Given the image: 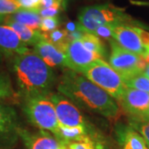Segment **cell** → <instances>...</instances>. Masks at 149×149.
I'll return each instance as SVG.
<instances>
[{
	"mask_svg": "<svg viewBox=\"0 0 149 149\" xmlns=\"http://www.w3.org/2000/svg\"><path fill=\"white\" fill-rule=\"evenodd\" d=\"M65 146L66 149H104L103 145L100 142L72 143Z\"/></svg>",
	"mask_w": 149,
	"mask_h": 149,
	"instance_id": "cb8c5ba5",
	"label": "cell"
},
{
	"mask_svg": "<svg viewBox=\"0 0 149 149\" xmlns=\"http://www.w3.org/2000/svg\"><path fill=\"white\" fill-rule=\"evenodd\" d=\"M17 115L13 108L0 104V141L11 142L18 136Z\"/></svg>",
	"mask_w": 149,
	"mask_h": 149,
	"instance_id": "5bb4252c",
	"label": "cell"
},
{
	"mask_svg": "<svg viewBox=\"0 0 149 149\" xmlns=\"http://www.w3.org/2000/svg\"><path fill=\"white\" fill-rule=\"evenodd\" d=\"M123 83L128 88L149 93V78L144 75L143 73L136 74L127 80H124Z\"/></svg>",
	"mask_w": 149,
	"mask_h": 149,
	"instance_id": "d6986e66",
	"label": "cell"
},
{
	"mask_svg": "<svg viewBox=\"0 0 149 149\" xmlns=\"http://www.w3.org/2000/svg\"><path fill=\"white\" fill-rule=\"evenodd\" d=\"M146 119H148L149 120V108H148V114H147V118H146Z\"/></svg>",
	"mask_w": 149,
	"mask_h": 149,
	"instance_id": "836d02e7",
	"label": "cell"
},
{
	"mask_svg": "<svg viewBox=\"0 0 149 149\" xmlns=\"http://www.w3.org/2000/svg\"><path fill=\"white\" fill-rule=\"evenodd\" d=\"M60 11L61 9L56 8H39L36 12L42 18H46V17H57V15L60 13Z\"/></svg>",
	"mask_w": 149,
	"mask_h": 149,
	"instance_id": "83f0119b",
	"label": "cell"
},
{
	"mask_svg": "<svg viewBox=\"0 0 149 149\" xmlns=\"http://www.w3.org/2000/svg\"><path fill=\"white\" fill-rule=\"evenodd\" d=\"M113 27V25H104V26H101V27H98L95 32L92 34L95 35L98 37H101L104 39H107V40H111L113 39V32H112V28Z\"/></svg>",
	"mask_w": 149,
	"mask_h": 149,
	"instance_id": "d4e9b609",
	"label": "cell"
},
{
	"mask_svg": "<svg viewBox=\"0 0 149 149\" xmlns=\"http://www.w3.org/2000/svg\"><path fill=\"white\" fill-rule=\"evenodd\" d=\"M33 52L37 54L51 68H68L67 58L65 53L44 38L33 46Z\"/></svg>",
	"mask_w": 149,
	"mask_h": 149,
	"instance_id": "4fadbf2b",
	"label": "cell"
},
{
	"mask_svg": "<svg viewBox=\"0 0 149 149\" xmlns=\"http://www.w3.org/2000/svg\"><path fill=\"white\" fill-rule=\"evenodd\" d=\"M13 72L18 93L24 99L49 95L55 82L52 69L31 51L13 57Z\"/></svg>",
	"mask_w": 149,
	"mask_h": 149,
	"instance_id": "7a4b0ae2",
	"label": "cell"
},
{
	"mask_svg": "<svg viewBox=\"0 0 149 149\" xmlns=\"http://www.w3.org/2000/svg\"><path fill=\"white\" fill-rule=\"evenodd\" d=\"M115 136L121 149H149V145L143 138L130 125L118 124Z\"/></svg>",
	"mask_w": 149,
	"mask_h": 149,
	"instance_id": "9a60e30c",
	"label": "cell"
},
{
	"mask_svg": "<svg viewBox=\"0 0 149 149\" xmlns=\"http://www.w3.org/2000/svg\"><path fill=\"white\" fill-rule=\"evenodd\" d=\"M6 18L8 20L17 22L19 23H22L33 29L40 30V24L42 21V17L39 16V14L36 11L21 9L15 13L9 15Z\"/></svg>",
	"mask_w": 149,
	"mask_h": 149,
	"instance_id": "e0dca14e",
	"label": "cell"
},
{
	"mask_svg": "<svg viewBox=\"0 0 149 149\" xmlns=\"http://www.w3.org/2000/svg\"><path fill=\"white\" fill-rule=\"evenodd\" d=\"M79 29V26H78V23H74L72 22H70L66 24V31L68 32H73L77 31Z\"/></svg>",
	"mask_w": 149,
	"mask_h": 149,
	"instance_id": "f1b7e54d",
	"label": "cell"
},
{
	"mask_svg": "<svg viewBox=\"0 0 149 149\" xmlns=\"http://www.w3.org/2000/svg\"><path fill=\"white\" fill-rule=\"evenodd\" d=\"M78 26L81 31L93 33L98 27L104 25H131L138 22L124 9L111 3L98 4L83 8L78 15Z\"/></svg>",
	"mask_w": 149,
	"mask_h": 149,
	"instance_id": "3957f363",
	"label": "cell"
},
{
	"mask_svg": "<svg viewBox=\"0 0 149 149\" xmlns=\"http://www.w3.org/2000/svg\"><path fill=\"white\" fill-rule=\"evenodd\" d=\"M64 53L67 58L68 68L77 73H80L88 65L96 61L102 60L100 55L88 51L80 40L68 43Z\"/></svg>",
	"mask_w": 149,
	"mask_h": 149,
	"instance_id": "ba28073f",
	"label": "cell"
},
{
	"mask_svg": "<svg viewBox=\"0 0 149 149\" xmlns=\"http://www.w3.org/2000/svg\"><path fill=\"white\" fill-rule=\"evenodd\" d=\"M143 57L144 61H146V63L149 64V49L148 50H146V52H145Z\"/></svg>",
	"mask_w": 149,
	"mask_h": 149,
	"instance_id": "f546056e",
	"label": "cell"
},
{
	"mask_svg": "<svg viewBox=\"0 0 149 149\" xmlns=\"http://www.w3.org/2000/svg\"><path fill=\"white\" fill-rule=\"evenodd\" d=\"M21 9L17 0H0V15H12Z\"/></svg>",
	"mask_w": 149,
	"mask_h": 149,
	"instance_id": "7402d4cb",
	"label": "cell"
},
{
	"mask_svg": "<svg viewBox=\"0 0 149 149\" xmlns=\"http://www.w3.org/2000/svg\"><path fill=\"white\" fill-rule=\"evenodd\" d=\"M129 125L143 137L149 145V120L146 118L130 117Z\"/></svg>",
	"mask_w": 149,
	"mask_h": 149,
	"instance_id": "44dd1931",
	"label": "cell"
},
{
	"mask_svg": "<svg viewBox=\"0 0 149 149\" xmlns=\"http://www.w3.org/2000/svg\"><path fill=\"white\" fill-rule=\"evenodd\" d=\"M59 93L86 110L108 118H116L119 108L114 99L83 74L67 70L57 85Z\"/></svg>",
	"mask_w": 149,
	"mask_h": 149,
	"instance_id": "6da1fadb",
	"label": "cell"
},
{
	"mask_svg": "<svg viewBox=\"0 0 149 149\" xmlns=\"http://www.w3.org/2000/svg\"><path fill=\"white\" fill-rule=\"evenodd\" d=\"M17 134L27 149H66L65 144L44 130L32 133L19 128Z\"/></svg>",
	"mask_w": 149,
	"mask_h": 149,
	"instance_id": "8fae6325",
	"label": "cell"
},
{
	"mask_svg": "<svg viewBox=\"0 0 149 149\" xmlns=\"http://www.w3.org/2000/svg\"><path fill=\"white\" fill-rule=\"evenodd\" d=\"M56 110L59 126L90 127L85 117L74 103L61 94L50 95Z\"/></svg>",
	"mask_w": 149,
	"mask_h": 149,
	"instance_id": "52a82bcc",
	"label": "cell"
},
{
	"mask_svg": "<svg viewBox=\"0 0 149 149\" xmlns=\"http://www.w3.org/2000/svg\"><path fill=\"white\" fill-rule=\"evenodd\" d=\"M133 27L131 25L113 26L112 28V37L123 48L140 56H143L146 49Z\"/></svg>",
	"mask_w": 149,
	"mask_h": 149,
	"instance_id": "30bf717a",
	"label": "cell"
},
{
	"mask_svg": "<svg viewBox=\"0 0 149 149\" xmlns=\"http://www.w3.org/2000/svg\"><path fill=\"white\" fill-rule=\"evenodd\" d=\"M15 96L9 76L0 71V101L12 99Z\"/></svg>",
	"mask_w": 149,
	"mask_h": 149,
	"instance_id": "ffe728a7",
	"label": "cell"
},
{
	"mask_svg": "<svg viewBox=\"0 0 149 149\" xmlns=\"http://www.w3.org/2000/svg\"><path fill=\"white\" fill-rule=\"evenodd\" d=\"M143 74L144 75H146L148 78H149V64L147 65L146 68L144 69L143 72Z\"/></svg>",
	"mask_w": 149,
	"mask_h": 149,
	"instance_id": "4dcf8cb0",
	"label": "cell"
},
{
	"mask_svg": "<svg viewBox=\"0 0 149 149\" xmlns=\"http://www.w3.org/2000/svg\"><path fill=\"white\" fill-rule=\"evenodd\" d=\"M21 7L22 9L24 10L37 11L41 7L42 0H17Z\"/></svg>",
	"mask_w": 149,
	"mask_h": 149,
	"instance_id": "484cf974",
	"label": "cell"
},
{
	"mask_svg": "<svg viewBox=\"0 0 149 149\" xmlns=\"http://www.w3.org/2000/svg\"><path fill=\"white\" fill-rule=\"evenodd\" d=\"M2 61H3V56H2V54L0 53V63L2 62Z\"/></svg>",
	"mask_w": 149,
	"mask_h": 149,
	"instance_id": "d6a6232c",
	"label": "cell"
},
{
	"mask_svg": "<svg viewBox=\"0 0 149 149\" xmlns=\"http://www.w3.org/2000/svg\"><path fill=\"white\" fill-rule=\"evenodd\" d=\"M4 20H5V17L3 16V15H0V23L3 22Z\"/></svg>",
	"mask_w": 149,
	"mask_h": 149,
	"instance_id": "1f68e13d",
	"label": "cell"
},
{
	"mask_svg": "<svg viewBox=\"0 0 149 149\" xmlns=\"http://www.w3.org/2000/svg\"><path fill=\"white\" fill-rule=\"evenodd\" d=\"M27 45L22 41L10 27L0 25V53L8 57L29 52Z\"/></svg>",
	"mask_w": 149,
	"mask_h": 149,
	"instance_id": "7c38bea8",
	"label": "cell"
},
{
	"mask_svg": "<svg viewBox=\"0 0 149 149\" xmlns=\"http://www.w3.org/2000/svg\"><path fill=\"white\" fill-rule=\"evenodd\" d=\"M65 7V0H42L40 8H56L62 9Z\"/></svg>",
	"mask_w": 149,
	"mask_h": 149,
	"instance_id": "4316f807",
	"label": "cell"
},
{
	"mask_svg": "<svg viewBox=\"0 0 149 149\" xmlns=\"http://www.w3.org/2000/svg\"><path fill=\"white\" fill-rule=\"evenodd\" d=\"M109 42L111 53L109 58V65L122 77L123 81L143 73L140 68L142 56L123 48L113 39L109 40Z\"/></svg>",
	"mask_w": 149,
	"mask_h": 149,
	"instance_id": "8992f818",
	"label": "cell"
},
{
	"mask_svg": "<svg viewBox=\"0 0 149 149\" xmlns=\"http://www.w3.org/2000/svg\"><path fill=\"white\" fill-rule=\"evenodd\" d=\"M80 74L100 87L112 98L120 100L126 86L122 77L104 60H98L88 65Z\"/></svg>",
	"mask_w": 149,
	"mask_h": 149,
	"instance_id": "5b68a950",
	"label": "cell"
},
{
	"mask_svg": "<svg viewBox=\"0 0 149 149\" xmlns=\"http://www.w3.org/2000/svg\"><path fill=\"white\" fill-rule=\"evenodd\" d=\"M22 110L28 121L42 130L58 132L59 123L50 95H42L24 99Z\"/></svg>",
	"mask_w": 149,
	"mask_h": 149,
	"instance_id": "277c9868",
	"label": "cell"
},
{
	"mask_svg": "<svg viewBox=\"0 0 149 149\" xmlns=\"http://www.w3.org/2000/svg\"><path fill=\"white\" fill-rule=\"evenodd\" d=\"M118 101L131 117L147 118L149 108V93L126 87Z\"/></svg>",
	"mask_w": 149,
	"mask_h": 149,
	"instance_id": "9c48e42d",
	"label": "cell"
},
{
	"mask_svg": "<svg viewBox=\"0 0 149 149\" xmlns=\"http://www.w3.org/2000/svg\"><path fill=\"white\" fill-rule=\"evenodd\" d=\"M80 41L88 51L100 55L102 58L105 56V48L100 37L94 34L85 32Z\"/></svg>",
	"mask_w": 149,
	"mask_h": 149,
	"instance_id": "ac0fdd59",
	"label": "cell"
},
{
	"mask_svg": "<svg viewBox=\"0 0 149 149\" xmlns=\"http://www.w3.org/2000/svg\"><path fill=\"white\" fill-rule=\"evenodd\" d=\"M60 20L57 17L42 18L40 24V31L43 33H48L57 29Z\"/></svg>",
	"mask_w": 149,
	"mask_h": 149,
	"instance_id": "603a6c76",
	"label": "cell"
},
{
	"mask_svg": "<svg viewBox=\"0 0 149 149\" xmlns=\"http://www.w3.org/2000/svg\"><path fill=\"white\" fill-rule=\"evenodd\" d=\"M5 25L10 27L17 36L26 45L35 46L37 43L42 41L43 38V33L40 30L33 29L31 27H27L17 22L8 20L5 17Z\"/></svg>",
	"mask_w": 149,
	"mask_h": 149,
	"instance_id": "2e32d148",
	"label": "cell"
}]
</instances>
